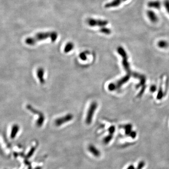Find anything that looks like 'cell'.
Masks as SVG:
<instances>
[{
  "label": "cell",
  "mask_w": 169,
  "mask_h": 169,
  "mask_svg": "<svg viewBox=\"0 0 169 169\" xmlns=\"http://www.w3.org/2000/svg\"><path fill=\"white\" fill-rule=\"evenodd\" d=\"M58 34L55 31L39 32L34 36L28 37L25 39V43L29 46H34L40 41H44L47 39H50L51 42H55L57 40Z\"/></svg>",
  "instance_id": "cell-1"
},
{
  "label": "cell",
  "mask_w": 169,
  "mask_h": 169,
  "mask_svg": "<svg viewBox=\"0 0 169 169\" xmlns=\"http://www.w3.org/2000/svg\"><path fill=\"white\" fill-rule=\"evenodd\" d=\"M150 90H151V91L154 92L156 91V87L155 86H153L151 87V88H150Z\"/></svg>",
  "instance_id": "cell-17"
},
{
  "label": "cell",
  "mask_w": 169,
  "mask_h": 169,
  "mask_svg": "<svg viewBox=\"0 0 169 169\" xmlns=\"http://www.w3.org/2000/svg\"><path fill=\"white\" fill-rule=\"evenodd\" d=\"M97 107H98V103L96 101H93L92 103L90 104L88 111H87L86 119H85V123L87 125H90L91 124L93 117L96 110L97 109Z\"/></svg>",
  "instance_id": "cell-3"
},
{
  "label": "cell",
  "mask_w": 169,
  "mask_h": 169,
  "mask_svg": "<svg viewBox=\"0 0 169 169\" xmlns=\"http://www.w3.org/2000/svg\"><path fill=\"white\" fill-rule=\"evenodd\" d=\"M99 31L102 34H104L106 35H109L111 34V30L109 28L105 27H101L99 29Z\"/></svg>",
  "instance_id": "cell-14"
},
{
  "label": "cell",
  "mask_w": 169,
  "mask_h": 169,
  "mask_svg": "<svg viewBox=\"0 0 169 169\" xmlns=\"http://www.w3.org/2000/svg\"><path fill=\"white\" fill-rule=\"evenodd\" d=\"M158 46L160 48H166L168 47L169 46V44L166 41H164V40H161V41H159L157 43Z\"/></svg>",
  "instance_id": "cell-15"
},
{
  "label": "cell",
  "mask_w": 169,
  "mask_h": 169,
  "mask_svg": "<svg viewBox=\"0 0 169 169\" xmlns=\"http://www.w3.org/2000/svg\"><path fill=\"white\" fill-rule=\"evenodd\" d=\"M26 108L28 111L32 112L33 114L38 116V118L36 122V125L38 127H42L44 124L45 120V116L43 113L41 111H39L38 109H36L30 104H27L26 105Z\"/></svg>",
  "instance_id": "cell-2"
},
{
  "label": "cell",
  "mask_w": 169,
  "mask_h": 169,
  "mask_svg": "<svg viewBox=\"0 0 169 169\" xmlns=\"http://www.w3.org/2000/svg\"><path fill=\"white\" fill-rule=\"evenodd\" d=\"M90 54L89 51H84V52H81L79 55V58L82 61H85L87 60V55Z\"/></svg>",
  "instance_id": "cell-13"
},
{
  "label": "cell",
  "mask_w": 169,
  "mask_h": 169,
  "mask_svg": "<svg viewBox=\"0 0 169 169\" xmlns=\"http://www.w3.org/2000/svg\"><path fill=\"white\" fill-rule=\"evenodd\" d=\"M146 13V16L151 22L156 23L158 21V17L154 11L152 10H148Z\"/></svg>",
  "instance_id": "cell-9"
},
{
  "label": "cell",
  "mask_w": 169,
  "mask_h": 169,
  "mask_svg": "<svg viewBox=\"0 0 169 169\" xmlns=\"http://www.w3.org/2000/svg\"><path fill=\"white\" fill-rule=\"evenodd\" d=\"M163 5L169 14V0H165V1L163 2Z\"/></svg>",
  "instance_id": "cell-16"
},
{
  "label": "cell",
  "mask_w": 169,
  "mask_h": 169,
  "mask_svg": "<svg viewBox=\"0 0 169 169\" xmlns=\"http://www.w3.org/2000/svg\"><path fill=\"white\" fill-rule=\"evenodd\" d=\"M74 47V45L72 43V42H68L64 47L63 51H64V53H69L73 50Z\"/></svg>",
  "instance_id": "cell-12"
},
{
  "label": "cell",
  "mask_w": 169,
  "mask_h": 169,
  "mask_svg": "<svg viewBox=\"0 0 169 169\" xmlns=\"http://www.w3.org/2000/svg\"><path fill=\"white\" fill-rule=\"evenodd\" d=\"M147 5L149 8L159 9L161 8L162 4L161 1L158 0H156V1H149Z\"/></svg>",
  "instance_id": "cell-10"
},
{
  "label": "cell",
  "mask_w": 169,
  "mask_h": 169,
  "mask_svg": "<svg viewBox=\"0 0 169 169\" xmlns=\"http://www.w3.org/2000/svg\"><path fill=\"white\" fill-rule=\"evenodd\" d=\"M126 1L127 0H112L111 2L105 4V7L107 9L117 7L122 4V2Z\"/></svg>",
  "instance_id": "cell-8"
},
{
  "label": "cell",
  "mask_w": 169,
  "mask_h": 169,
  "mask_svg": "<svg viewBox=\"0 0 169 169\" xmlns=\"http://www.w3.org/2000/svg\"><path fill=\"white\" fill-rule=\"evenodd\" d=\"M20 129V127L17 124H14L11 128V133H10V138L13 139L16 137L17 134L18 133Z\"/></svg>",
  "instance_id": "cell-11"
},
{
  "label": "cell",
  "mask_w": 169,
  "mask_h": 169,
  "mask_svg": "<svg viewBox=\"0 0 169 169\" xmlns=\"http://www.w3.org/2000/svg\"><path fill=\"white\" fill-rule=\"evenodd\" d=\"M87 23L91 27H104L108 24L109 22L106 20L96 19L95 18H88L87 20Z\"/></svg>",
  "instance_id": "cell-5"
},
{
  "label": "cell",
  "mask_w": 169,
  "mask_h": 169,
  "mask_svg": "<svg viewBox=\"0 0 169 169\" xmlns=\"http://www.w3.org/2000/svg\"><path fill=\"white\" fill-rule=\"evenodd\" d=\"M74 118V116L71 113H68L63 116L55 119L54 121L55 125L57 127L62 126L66 123L71 121Z\"/></svg>",
  "instance_id": "cell-4"
},
{
  "label": "cell",
  "mask_w": 169,
  "mask_h": 169,
  "mask_svg": "<svg viewBox=\"0 0 169 169\" xmlns=\"http://www.w3.org/2000/svg\"><path fill=\"white\" fill-rule=\"evenodd\" d=\"M87 151L91 156L98 158L101 156V152L99 149L93 144H89L87 147Z\"/></svg>",
  "instance_id": "cell-6"
},
{
  "label": "cell",
  "mask_w": 169,
  "mask_h": 169,
  "mask_svg": "<svg viewBox=\"0 0 169 169\" xmlns=\"http://www.w3.org/2000/svg\"><path fill=\"white\" fill-rule=\"evenodd\" d=\"M44 73H45V71L43 68L39 67L37 69L36 75L39 83L42 84H44L46 82L44 79Z\"/></svg>",
  "instance_id": "cell-7"
}]
</instances>
